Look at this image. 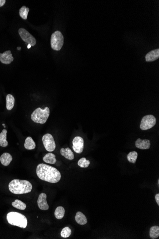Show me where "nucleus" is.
<instances>
[{"label":"nucleus","instance_id":"obj_1","mask_svg":"<svg viewBox=\"0 0 159 239\" xmlns=\"http://www.w3.org/2000/svg\"><path fill=\"white\" fill-rule=\"evenodd\" d=\"M36 174L41 180L52 183L58 182L61 178V173L57 169L42 163L37 167Z\"/></svg>","mask_w":159,"mask_h":239},{"label":"nucleus","instance_id":"obj_2","mask_svg":"<svg viewBox=\"0 0 159 239\" xmlns=\"http://www.w3.org/2000/svg\"><path fill=\"white\" fill-rule=\"evenodd\" d=\"M32 186L29 181L20 179H13L9 184L10 192L15 194L28 193L32 191Z\"/></svg>","mask_w":159,"mask_h":239},{"label":"nucleus","instance_id":"obj_3","mask_svg":"<svg viewBox=\"0 0 159 239\" xmlns=\"http://www.w3.org/2000/svg\"><path fill=\"white\" fill-rule=\"evenodd\" d=\"M7 220L10 224L23 229L25 228L27 225L26 217L22 214L17 212L8 213L7 215Z\"/></svg>","mask_w":159,"mask_h":239},{"label":"nucleus","instance_id":"obj_4","mask_svg":"<svg viewBox=\"0 0 159 239\" xmlns=\"http://www.w3.org/2000/svg\"><path fill=\"white\" fill-rule=\"evenodd\" d=\"M50 116V109L46 107L44 109L38 107L32 112L31 115V119L33 122L39 124H43L46 122Z\"/></svg>","mask_w":159,"mask_h":239},{"label":"nucleus","instance_id":"obj_5","mask_svg":"<svg viewBox=\"0 0 159 239\" xmlns=\"http://www.w3.org/2000/svg\"><path fill=\"white\" fill-rule=\"evenodd\" d=\"M64 43V37L62 33L59 31H55L51 38V47L55 51H60Z\"/></svg>","mask_w":159,"mask_h":239},{"label":"nucleus","instance_id":"obj_6","mask_svg":"<svg viewBox=\"0 0 159 239\" xmlns=\"http://www.w3.org/2000/svg\"><path fill=\"white\" fill-rule=\"evenodd\" d=\"M156 123V119L151 115L144 116L141 121L140 129L143 130H149L154 127Z\"/></svg>","mask_w":159,"mask_h":239},{"label":"nucleus","instance_id":"obj_7","mask_svg":"<svg viewBox=\"0 0 159 239\" xmlns=\"http://www.w3.org/2000/svg\"><path fill=\"white\" fill-rule=\"evenodd\" d=\"M19 34L21 37L22 39L24 42L30 45L31 47H34L36 46V38L26 29L22 28H20L19 29Z\"/></svg>","mask_w":159,"mask_h":239},{"label":"nucleus","instance_id":"obj_8","mask_svg":"<svg viewBox=\"0 0 159 239\" xmlns=\"http://www.w3.org/2000/svg\"><path fill=\"white\" fill-rule=\"evenodd\" d=\"M42 141L44 147L48 151L52 152L55 150L56 144L52 135L50 134L44 135Z\"/></svg>","mask_w":159,"mask_h":239},{"label":"nucleus","instance_id":"obj_9","mask_svg":"<svg viewBox=\"0 0 159 239\" xmlns=\"http://www.w3.org/2000/svg\"><path fill=\"white\" fill-rule=\"evenodd\" d=\"M73 148L76 153L78 154L82 153L84 148L83 139L79 136L74 137L73 141Z\"/></svg>","mask_w":159,"mask_h":239},{"label":"nucleus","instance_id":"obj_10","mask_svg":"<svg viewBox=\"0 0 159 239\" xmlns=\"http://www.w3.org/2000/svg\"><path fill=\"white\" fill-rule=\"evenodd\" d=\"M47 195L44 193H42L39 195L37 200L38 206L41 210H47L49 209V205L46 200Z\"/></svg>","mask_w":159,"mask_h":239},{"label":"nucleus","instance_id":"obj_11","mask_svg":"<svg viewBox=\"0 0 159 239\" xmlns=\"http://www.w3.org/2000/svg\"><path fill=\"white\" fill-rule=\"evenodd\" d=\"M14 60L12 57L11 51L10 50L5 51L3 53H0V61L2 63L9 64L11 63Z\"/></svg>","mask_w":159,"mask_h":239},{"label":"nucleus","instance_id":"obj_12","mask_svg":"<svg viewBox=\"0 0 159 239\" xmlns=\"http://www.w3.org/2000/svg\"><path fill=\"white\" fill-rule=\"evenodd\" d=\"M150 141L148 140H141L138 138L135 142V146L140 150H148L150 147Z\"/></svg>","mask_w":159,"mask_h":239},{"label":"nucleus","instance_id":"obj_13","mask_svg":"<svg viewBox=\"0 0 159 239\" xmlns=\"http://www.w3.org/2000/svg\"><path fill=\"white\" fill-rule=\"evenodd\" d=\"M159 57V49H156L150 51L145 56L147 62H153L158 59Z\"/></svg>","mask_w":159,"mask_h":239},{"label":"nucleus","instance_id":"obj_14","mask_svg":"<svg viewBox=\"0 0 159 239\" xmlns=\"http://www.w3.org/2000/svg\"><path fill=\"white\" fill-rule=\"evenodd\" d=\"M60 153L63 156L69 160H73L74 159V154L72 150L69 147L62 148L60 151Z\"/></svg>","mask_w":159,"mask_h":239},{"label":"nucleus","instance_id":"obj_15","mask_svg":"<svg viewBox=\"0 0 159 239\" xmlns=\"http://www.w3.org/2000/svg\"><path fill=\"white\" fill-rule=\"evenodd\" d=\"M12 160V156L8 153H3L0 157V161L2 165L5 166H8Z\"/></svg>","mask_w":159,"mask_h":239},{"label":"nucleus","instance_id":"obj_16","mask_svg":"<svg viewBox=\"0 0 159 239\" xmlns=\"http://www.w3.org/2000/svg\"><path fill=\"white\" fill-rule=\"evenodd\" d=\"M75 219L77 223L81 225H84L87 223V219L86 216L80 212H77L75 215Z\"/></svg>","mask_w":159,"mask_h":239},{"label":"nucleus","instance_id":"obj_17","mask_svg":"<svg viewBox=\"0 0 159 239\" xmlns=\"http://www.w3.org/2000/svg\"><path fill=\"white\" fill-rule=\"evenodd\" d=\"M36 144L31 137L26 138L25 143V148L27 150H32L36 148Z\"/></svg>","mask_w":159,"mask_h":239},{"label":"nucleus","instance_id":"obj_18","mask_svg":"<svg viewBox=\"0 0 159 239\" xmlns=\"http://www.w3.org/2000/svg\"><path fill=\"white\" fill-rule=\"evenodd\" d=\"M43 161L45 162L51 164H55L57 161L55 155L52 153L46 154L45 156L43 157Z\"/></svg>","mask_w":159,"mask_h":239},{"label":"nucleus","instance_id":"obj_19","mask_svg":"<svg viewBox=\"0 0 159 239\" xmlns=\"http://www.w3.org/2000/svg\"><path fill=\"white\" fill-rule=\"evenodd\" d=\"M15 99L13 95L11 94L7 95L6 96V108L8 110L13 109L15 106Z\"/></svg>","mask_w":159,"mask_h":239},{"label":"nucleus","instance_id":"obj_20","mask_svg":"<svg viewBox=\"0 0 159 239\" xmlns=\"http://www.w3.org/2000/svg\"><path fill=\"white\" fill-rule=\"evenodd\" d=\"M7 132L6 130H3L0 134V146L2 147H6L8 145V141L6 140Z\"/></svg>","mask_w":159,"mask_h":239},{"label":"nucleus","instance_id":"obj_21","mask_svg":"<svg viewBox=\"0 0 159 239\" xmlns=\"http://www.w3.org/2000/svg\"><path fill=\"white\" fill-rule=\"evenodd\" d=\"M65 215V209L62 206H59L55 210L54 215L57 219H62Z\"/></svg>","mask_w":159,"mask_h":239},{"label":"nucleus","instance_id":"obj_22","mask_svg":"<svg viewBox=\"0 0 159 239\" xmlns=\"http://www.w3.org/2000/svg\"><path fill=\"white\" fill-rule=\"evenodd\" d=\"M159 236V227L154 226L151 228L150 230V237L151 239H155Z\"/></svg>","mask_w":159,"mask_h":239},{"label":"nucleus","instance_id":"obj_23","mask_svg":"<svg viewBox=\"0 0 159 239\" xmlns=\"http://www.w3.org/2000/svg\"><path fill=\"white\" fill-rule=\"evenodd\" d=\"M12 204L13 207L20 210H25L26 208L25 204L19 199H15V202H12Z\"/></svg>","mask_w":159,"mask_h":239},{"label":"nucleus","instance_id":"obj_24","mask_svg":"<svg viewBox=\"0 0 159 239\" xmlns=\"http://www.w3.org/2000/svg\"><path fill=\"white\" fill-rule=\"evenodd\" d=\"M30 9L29 8L26 7L25 6L22 7L19 10V15L23 20H27V19L28 14L29 12Z\"/></svg>","mask_w":159,"mask_h":239},{"label":"nucleus","instance_id":"obj_25","mask_svg":"<svg viewBox=\"0 0 159 239\" xmlns=\"http://www.w3.org/2000/svg\"><path fill=\"white\" fill-rule=\"evenodd\" d=\"M138 157V153L136 151L130 152L127 155V159L130 162L134 164Z\"/></svg>","mask_w":159,"mask_h":239},{"label":"nucleus","instance_id":"obj_26","mask_svg":"<svg viewBox=\"0 0 159 239\" xmlns=\"http://www.w3.org/2000/svg\"><path fill=\"white\" fill-rule=\"evenodd\" d=\"M90 164V162L88 160H87L85 158H82L78 162V165L81 168H86L88 167Z\"/></svg>","mask_w":159,"mask_h":239},{"label":"nucleus","instance_id":"obj_27","mask_svg":"<svg viewBox=\"0 0 159 239\" xmlns=\"http://www.w3.org/2000/svg\"><path fill=\"white\" fill-rule=\"evenodd\" d=\"M72 234V230L68 227H66L63 228L61 231V235L63 238H68Z\"/></svg>","mask_w":159,"mask_h":239},{"label":"nucleus","instance_id":"obj_28","mask_svg":"<svg viewBox=\"0 0 159 239\" xmlns=\"http://www.w3.org/2000/svg\"><path fill=\"white\" fill-rule=\"evenodd\" d=\"M155 200H156V203H157V204L158 205H159V194L158 193L155 195Z\"/></svg>","mask_w":159,"mask_h":239},{"label":"nucleus","instance_id":"obj_29","mask_svg":"<svg viewBox=\"0 0 159 239\" xmlns=\"http://www.w3.org/2000/svg\"><path fill=\"white\" fill-rule=\"evenodd\" d=\"M5 0H0V7L3 6L5 3Z\"/></svg>","mask_w":159,"mask_h":239},{"label":"nucleus","instance_id":"obj_30","mask_svg":"<svg viewBox=\"0 0 159 239\" xmlns=\"http://www.w3.org/2000/svg\"><path fill=\"white\" fill-rule=\"evenodd\" d=\"M17 49V50H20L21 49V47H18Z\"/></svg>","mask_w":159,"mask_h":239},{"label":"nucleus","instance_id":"obj_31","mask_svg":"<svg viewBox=\"0 0 159 239\" xmlns=\"http://www.w3.org/2000/svg\"><path fill=\"white\" fill-rule=\"evenodd\" d=\"M31 47V46H30V45H29V44H28V49H29V48H30Z\"/></svg>","mask_w":159,"mask_h":239}]
</instances>
